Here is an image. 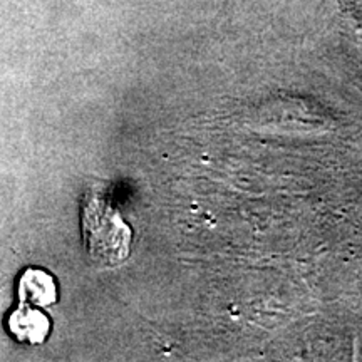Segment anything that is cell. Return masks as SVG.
<instances>
[{"label":"cell","mask_w":362,"mask_h":362,"mask_svg":"<svg viewBox=\"0 0 362 362\" xmlns=\"http://www.w3.org/2000/svg\"><path fill=\"white\" fill-rule=\"evenodd\" d=\"M83 230L88 252L96 264L117 265L129 253L131 232L117 211L101 193H88L84 198Z\"/></svg>","instance_id":"1"},{"label":"cell","mask_w":362,"mask_h":362,"mask_svg":"<svg viewBox=\"0 0 362 362\" xmlns=\"http://www.w3.org/2000/svg\"><path fill=\"white\" fill-rule=\"evenodd\" d=\"M19 297L22 304H54L56 302V285H54V279L42 270H25L19 282Z\"/></svg>","instance_id":"2"},{"label":"cell","mask_w":362,"mask_h":362,"mask_svg":"<svg viewBox=\"0 0 362 362\" xmlns=\"http://www.w3.org/2000/svg\"><path fill=\"white\" fill-rule=\"evenodd\" d=\"M11 330L21 341L30 344L42 342L49 332V320L39 310L30 309L22 304L17 312L11 317Z\"/></svg>","instance_id":"3"}]
</instances>
